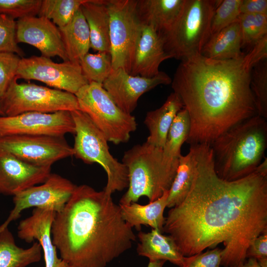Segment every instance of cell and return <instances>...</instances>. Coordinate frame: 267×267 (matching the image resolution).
Segmentation results:
<instances>
[{
    "label": "cell",
    "instance_id": "7a4b0ae2",
    "mask_svg": "<svg viewBox=\"0 0 267 267\" xmlns=\"http://www.w3.org/2000/svg\"><path fill=\"white\" fill-rule=\"evenodd\" d=\"M255 65L249 52L235 59L199 54L181 61L171 84L189 115L187 143L210 145L231 127L257 115L250 87Z\"/></svg>",
    "mask_w": 267,
    "mask_h": 267
},
{
    "label": "cell",
    "instance_id": "d6986e66",
    "mask_svg": "<svg viewBox=\"0 0 267 267\" xmlns=\"http://www.w3.org/2000/svg\"><path fill=\"white\" fill-rule=\"evenodd\" d=\"M169 58L161 36L152 27L142 25L130 74L153 77L160 72L161 63Z\"/></svg>",
    "mask_w": 267,
    "mask_h": 267
},
{
    "label": "cell",
    "instance_id": "74e56055",
    "mask_svg": "<svg viewBox=\"0 0 267 267\" xmlns=\"http://www.w3.org/2000/svg\"><path fill=\"white\" fill-rule=\"evenodd\" d=\"M222 249L215 248L195 255L184 257L180 267H220Z\"/></svg>",
    "mask_w": 267,
    "mask_h": 267
},
{
    "label": "cell",
    "instance_id": "52a82bcc",
    "mask_svg": "<svg viewBox=\"0 0 267 267\" xmlns=\"http://www.w3.org/2000/svg\"><path fill=\"white\" fill-rule=\"evenodd\" d=\"M71 113L75 129L73 156L85 163H97L103 168L107 177L103 190L108 194L128 188L127 168L110 153L103 134L85 113L77 110Z\"/></svg>",
    "mask_w": 267,
    "mask_h": 267
},
{
    "label": "cell",
    "instance_id": "836d02e7",
    "mask_svg": "<svg viewBox=\"0 0 267 267\" xmlns=\"http://www.w3.org/2000/svg\"><path fill=\"white\" fill-rule=\"evenodd\" d=\"M241 0H221L212 20L211 35L237 21Z\"/></svg>",
    "mask_w": 267,
    "mask_h": 267
},
{
    "label": "cell",
    "instance_id": "60d3db41",
    "mask_svg": "<svg viewBox=\"0 0 267 267\" xmlns=\"http://www.w3.org/2000/svg\"><path fill=\"white\" fill-rule=\"evenodd\" d=\"M229 267H261L257 260L254 258H248V260H245L244 262L240 263L237 265Z\"/></svg>",
    "mask_w": 267,
    "mask_h": 267
},
{
    "label": "cell",
    "instance_id": "ee69618b",
    "mask_svg": "<svg viewBox=\"0 0 267 267\" xmlns=\"http://www.w3.org/2000/svg\"><path fill=\"white\" fill-rule=\"evenodd\" d=\"M67 267H72V266H68Z\"/></svg>",
    "mask_w": 267,
    "mask_h": 267
},
{
    "label": "cell",
    "instance_id": "30bf717a",
    "mask_svg": "<svg viewBox=\"0 0 267 267\" xmlns=\"http://www.w3.org/2000/svg\"><path fill=\"white\" fill-rule=\"evenodd\" d=\"M109 17L110 54L113 69L130 73L142 25L137 0H107Z\"/></svg>",
    "mask_w": 267,
    "mask_h": 267
},
{
    "label": "cell",
    "instance_id": "4fadbf2b",
    "mask_svg": "<svg viewBox=\"0 0 267 267\" xmlns=\"http://www.w3.org/2000/svg\"><path fill=\"white\" fill-rule=\"evenodd\" d=\"M77 185L56 174L51 173L44 182L35 185L13 196L14 207L6 220L0 225V232L9 223L19 218L21 212L35 207L52 209L56 213L63 210Z\"/></svg>",
    "mask_w": 267,
    "mask_h": 267
},
{
    "label": "cell",
    "instance_id": "3957f363",
    "mask_svg": "<svg viewBox=\"0 0 267 267\" xmlns=\"http://www.w3.org/2000/svg\"><path fill=\"white\" fill-rule=\"evenodd\" d=\"M51 235L60 258L74 267H106L136 240L111 195L87 184L56 213Z\"/></svg>",
    "mask_w": 267,
    "mask_h": 267
},
{
    "label": "cell",
    "instance_id": "9c48e42d",
    "mask_svg": "<svg viewBox=\"0 0 267 267\" xmlns=\"http://www.w3.org/2000/svg\"><path fill=\"white\" fill-rule=\"evenodd\" d=\"M15 77L1 98L5 116L28 112L52 113L79 110L76 95L33 83H18Z\"/></svg>",
    "mask_w": 267,
    "mask_h": 267
},
{
    "label": "cell",
    "instance_id": "9a60e30c",
    "mask_svg": "<svg viewBox=\"0 0 267 267\" xmlns=\"http://www.w3.org/2000/svg\"><path fill=\"white\" fill-rule=\"evenodd\" d=\"M172 79L161 71L153 77L134 76L122 68L112 70L102 86L116 105L125 113L131 114L140 97L161 85L171 84Z\"/></svg>",
    "mask_w": 267,
    "mask_h": 267
},
{
    "label": "cell",
    "instance_id": "ab89813d",
    "mask_svg": "<svg viewBox=\"0 0 267 267\" xmlns=\"http://www.w3.org/2000/svg\"><path fill=\"white\" fill-rule=\"evenodd\" d=\"M240 14H267V0H241Z\"/></svg>",
    "mask_w": 267,
    "mask_h": 267
},
{
    "label": "cell",
    "instance_id": "ffe728a7",
    "mask_svg": "<svg viewBox=\"0 0 267 267\" xmlns=\"http://www.w3.org/2000/svg\"><path fill=\"white\" fill-rule=\"evenodd\" d=\"M185 0H137L141 25L152 27L160 36L169 32L179 17Z\"/></svg>",
    "mask_w": 267,
    "mask_h": 267
},
{
    "label": "cell",
    "instance_id": "603a6c76",
    "mask_svg": "<svg viewBox=\"0 0 267 267\" xmlns=\"http://www.w3.org/2000/svg\"><path fill=\"white\" fill-rule=\"evenodd\" d=\"M106 2L107 0H86L81 10L89 27L90 48L110 53V17Z\"/></svg>",
    "mask_w": 267,
    "mask_h": 267
},
{
    "label": "cell",
    "instance_id": "d590c367",
    "mask_svg": "<svg viewBox=\"0 0 267 267\" xmlns=\"http://www.w3.org/2000/svg\"><path fill=\"white\" fill-rule=\"evenodd\" d=\"M42 0H0V14L18 20L38 15Z\"/></svg>",
    "mask_w": 267,
    "mask_h": 267
},
{
    "label": "cell",
    "instance_id": "4dcf8cb0",
    "mask_svg": "<svg viewBox=\"0 0 267 267\" xmlns=\"http://www.w3.org/2000/svg\"><path fill=\"white\" fill-rule=\"evenodd\" d=\"M79 64L83 74L89 83L102 85L113 70L111 54L107 52H88L82 58Z\"/></svg>",
    "mask_w": 267,
    "mask_h": 267
},
{
    "label": "cell",
    "instance_id": "d4e9b609",
    "mask_svg": "<svg viewBox=\"0 0 267 267\" xmlns=\"http://www.w3.org/2000/svg\"><path fill=\"white\" fill-rule=\"evenodd\" d=\"M242 38L237 21L211 35L201 54L215 60L235 59L243 56Z\"/></svg>",
    "mask_w": 267,
    "mask_h": 267
},
{
    "label": "cell",
    "instance_id": "1f68e13d",
    "mask_svg": "<svg viewBox=\"0 0 267 267\" xmlns=\"http://www.w3.org/2000/svg\"><path fill=\"white\" fill-rule=\"evenodd\" d=\"M243 46H253L267 36V14H240L238 17Z\"/></svg>",
    "mask_w": 267,
    "mask_h": 267
},
{
    "label": "cell",
    "instance_id": "7402d4cb",
    "mask_svg": "<svg viewBox=\"0 0 267 267\" xmlns=\"http://www.w3.org/2000/svg\"><path fill=\"white\" fill-rule=\"evenodd\" d=\"M139 243L136 251L138 255L147 258L149 261H169L180 267L184 257L176 242L170 235H165L155 229L145 232L140 231L137 234Z\"/></svg>",
    "mask_w": 267,
    "mask_h": 267
},
{
    "label": "cell",
    "instance_id": "277c9868",
    "mask_svg": "<svg viewBox=\"0 0 267 267\" xmlns=\"http://www.w3.org/2000/svg\"><path fill=\"white\" fill-rule=\"evenodd\" d=\"M267 119L256 115L229 128L210 145L218 176L231 181L253 172L265 158Z\"/></svg>",
    "mask_w": 267,
    "mask_h": 267
},
{
    "label": "cell",
    "instance_id": "6da1fadb",
    "mask_svg": "<svg viewBox=\"0 0 267 267\" xmlns=\"http://www.w3.org/2000/svg\"><path fill=\"white\" fill-rule=\"evenodd\" d=\"M197 164L183 201L169 210L163 232L169 234L182 255L190 256L223 243L221 266L246 260L251 241L267 232V174L257 168L229 181L215 170L209 144H194Z\"/></svg>",
    "mask_w": 267,
    "mask_h": 267
},
{
    "label": "cell",
    "instance_id": "ba28073f",
    "mask_svg": "<svg viewBox=\"0 0 267 267\" xmlns=\"http://www.w3.org/2000/svg\"><path fill=\"white\" fill-rule=\"evenodd\" d=\"M79 110L85 113L105 136L108 142L125 143L134 132V117L123 112L101 84L90 82L75 94Z\"/></svg>",
    "mask_w": 267,
    "mask_h": 267
},
{
    "label": "cell",
    "instance_id": "b9f144b4",
    "mask_svg": "<svg viewBox=\"0 0 267 267\" xmlns=\"http://www.w3.org/2000/svg\"><path fill=\"white\" fill-rule=\"evenodd\" d=\"M166 261L163 260L149 261L147 267H163Z\"/></svg>",
    "mask_w": 267,
    "mask_h": 267
},
{
    "label": "cell",
    "instance_id": "d6a6232c",
    "mask_svg": "<svg viewBox=\"0 0 267 267\" xmlns=\"http://www.w3.org/2000/svg\"><path fill=\"white\" fill-rule=\"evenodd\" d=\"M250 87L255 99L257 115L267 119V60L252 68Z\"/></svg>",
    "mask_w": 267,
    "mask_h": 267
},
{
    "label": "cell",
    "instance_id": "7c38bea8",
    "mask_svg": "<svg viewBox=\"0 0 267 267\" xmlns=\"http://www.w3.org/2000/svg\"><path fill=\"white\" fill-rule=\"evenodd\" d=\"M0 149L37 166H51L73 156V147L64 136L16 135L0 137Z\"/></svg>",
    "mask_w": 267,
    "mask_h": 267
},
{
    "label": "cell",
    "instance_id": "7bdbcfd3",
    "mask_svg": "<svg viewBox=\"0 0 267 267\" xmlns=\"http://www.w3.org/2000/svg\"><path fill=\"white\" fill-rule=\"evenodd\" d=\"M0 116H4V114L2 110L1 105V98L0 97Z\"/></svg>",
    "mask_w": 267,
    "mask_h": 267
},
{
    "label": "cell",
    "instance_id": "2e32d148",
    "mask_svg": "<svg viewBox=\"0 0 267 267\" xmlns=\"http://www.w3.org/2000/svg\"><path fill=\"white\" fill-rule=\"evenodd\" d=\"M16 41L37 48L42 56H58L69 61L58 27L42 16H29L17 21Z\"/></svg>",
    "mask_w": 267,
    "mask_h": 267
},
{
    "label": "cell",
    "instance_id": "f546056e",
    "mask_svg": "<svg viewBox=\"0 0 267 267\" xmlns=\"http://www.w3.org/2000/svg\"><path fill=\"white\" fill-rule=\"evenodd\" d=\"M86 0H42L38 16L51 20L58 28L68 24Z\"/></svg>",
    "mask_w": 267,
    "mask_h": 267
},
{
    "label": "cell",
    "instance_id": "44dd1931",
    "mask_svg": "<svg viewBox=\"0 0 267 267\" xmlns=\"http://www.w3.org/2000/svg\"><path fill=\"white\" fill-rule=\"evenodd\" d=\"M182 108L179 98L173 92L160 107L148 112L144 121L149 131V135L145 142L163 148L173 121Z\"/></svg>",
    "mask_w": 267,
    "mask_h": 267
},
{
    "label": "cell",
    "instance_id": "83f0119b",
    "mask_svg": "<svg viewBox=\"0 0 267 267\" xmlns=\"http://www.w3.org/2000/svg\"><path fill=\"white\" fill-rule=\"evenodd\" d=\"M42 252L38 242L27 249L18 246L8 227L0 232V267H25L40 261Z\"/></svg>",
    "mask_w": 267,
    "mask_h": 267
},
{
    "label": "cell",
    "instance_id": "484cf974",
    "mask_svg": "<svg viewBox=\"0 0 267 267\" xmlns=\"http://www.w3.org/2000/svg\"><path fill=\"white\" fill-rule=\"evenodd\" d=\"M58 28L69 60L79 63L90 48L89 29L81 8L68 24Z\"/></svg>",
    "mask_w": 267,
    "mask_h": 267
},
{
    "label": "cell",
    "instance_id": "e0dca14e",
    "mask_svg": "<svg viewBox=\"0 0 267 267\" xmlns=\"http://www.w3.org/2000/svg\"><path fill=\"white\" fill-rule=\"evenodd\" d=\"M51 166H37L0 149V194L15 195L43 183L51 174Z\"/></svg>",
    "mask_w": 267,
    "mask_h": 267
},
{
    "label": "cell",
    "instance_id": "f35d334b",
    "mask_svg": "<svg viewBox=\"0 0 267 267\" xmlns=\"http://www.w3.org/2000/svg\"><path fill=\"white\" fill-rule=\"evenodd\" d=\"M246 258L255 259L261 267H267V232L251 241L246 251Z\"/></svg>",
    "mask_w": 267,
    "mask_h": 267
},
{
    "label": "cell",
    "instance_id": "8d00e7d4",
    "mask_svg": "<svg viewBox=\"0 0 267 267\" xmlns=\"http://www.w3.org/2000/svg\"><path fill=\"white\" fill-rule=\"evenodd\" d=\"M12 53H0V97L6 91L10 83L16 77L21 59Z\"/></svg>",
    "mask_w": 267,
    "mask_h": 267
},
{
    "label": "cell",
    "instance_id": "8992f818",
    "mask_svg": "<svg viewBox=\"0 0 267 267\" xmlns=\"http://www.w3.org/2000/svg\"><path fill=\"white\" fill-rule=\"evenodd\" d=\"M221 0H185L178 20L161 36L165 51L171 58L181 61L201 54L211 36L215 11Z\"/></svg>",
    "mask_w": 267,
    "mask_h": 267
},
{
    "label": "cell",
    "instance_id": "cb8c5ba5",
    "mask_svg": "<svg viewBox=\"0 0 267 267\" xmlns=\"http://www.w3.org/2000/svg\"><path fill=\"white\" fill-rule=\"evenodd\" d=\"M168 194L169 190L165 191L160 198L146 205L137 202L119 204L122 218L131 227L139 231L142 225H146L163 232L165 221L164 212Z\"/></svg>",
    "mask_w": 267,
    "mask_h": 267
},
{
    "label": "cell",
    "instance_id": "e575fe53",
    "mask_svg": "<svg viewBox=\"0 0 267 267\" xmlns=\"http://www.w3.org/2000/svg\"><path fill=\"white\" fill-rule=\"evenodd\" d=\"M17 21L0 14V53H12L21 58L25 55L16 41Z\"/></svg>",
    "mask_w": 267,
    "mask_h": 267
},
{
    "label": "cell",
    "instance_id": "5b68a950",
    "mask_svg": "<svg viewBox=\"0 0 267 267\" xmlns=\"http://www.w3.org/2000/svg\"><path fill=\"white\" fill-rule=\"evenodd\" d=\"M122 163L128 170L129 185L121 205L137 202L142 196L154 201L169 190L175 178L162 162V148L146 142L126 151Z\"/></svg>",
    "mask_w": 267,
    "mask_h": 267
},
{
    "label": "cell",
    "instance_id": "8fae6325",
    "mask_svg": "<svg viewBox=\"0 0 267 267\" xmlns=\"http://www.w3.org/2000/svg\"><path fill=\"white\" fill-rule=\"evenodd\" d=\"M15 77L39 81L74 94L89 83L79 63L69 60L57 63L42 56L21 58Z\"/></svg>",
    "mask_w": 267,
    "mask_h": 267
},
{
    "label": "cell",
    "instance_id": "ac0fdd59",
    "mask_svg": "<svg viewBox=\"0 0 267 267\" xmlns=\"http://www.w3.org/2000/svg\"><path fill=\"white\" fill-rule=\"evenodd\" d=\"M56 212L52 209L35 208L31 216L22 220L18 226V237L28 243L35 240L40 244L45 267H67L57 256L51 238V228Z\"/></svg>",
    "mask_w": 267,
    "mask_h": 267
},
{
    "label": "cell",
    "instance_id": "4316f807",
    "mask_svg": "<svg viewBox=\"0 0 267 267\" xmlns=\"http://www.w3.org/2000/svg\"><path fill=\"white\" fill-rule=\"evenodd\" d=\"M190 128L188 114L184 108L176 116L162 148V162L166 169L176 175L181 154V148L186 142Z\"/></svg>",
    "mask_w": 267,
    "mask_h": 267
},
{
    "label": "cell",
    "instance_id": "5bb4252c",
    "mask_svg": "<svg viewBox=\"0 0 267 267\" xmlns=\"http://www.w3.org/2000/svg\"><path fill=\"white\" fill-rule=\"evenodd\" d=\"M71 112H28L13 116H0V137L16 135L64 136L75 134Z\"/></svg>",
    "mask_w": 267,
    "mask_h": 267
},
{
    "label": "cell",
    "instance_id": "f1b7e54d",
    "mask_svg": "<svg viewBox=\"0 0 267 267\" xmlns=\"http://www.w3.org/2000/svg\"><path fill=\"white\" fill-rule=\"evenodd\" d=\"M189 152L180 156L176 174L169 190L167 207L173 208L181 203L187 196L195 172L197 157L194 144L190 145Z\"/></svg>",
    "mask_w": 267,
    "mask_h": 267
}]
</instances>
